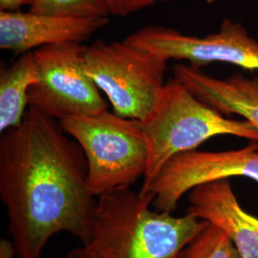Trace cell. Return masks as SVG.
Instances as JSON below:
<instances>
[{
    "mask_svg": "<svg viewBox=\"0 0 258 258\" xmlns=\"http://www.w3.org/2000/svg\"><path fill=\"white\" fill-rule=\"evenodd\" d=\"M152 192L130 188L98 196L88 239L66 258H178L208 222L152 211Z\"/></svg>",
    "mask_w": 258,
    "mask_h": 258,
    "instance_id": "2",
    "label": "cell"
},
{
    "mask_svg": "<svg viewBox=\"0 0 258 258\" xmlns=\"http://www.w3.org/2000/svg\"><path fill=\"white\" fill-rule=\"evenodd\" d=\"M37 82V67L33 52L19 55L0 70V132L19 125L26 113L28 92Z\"/></svg>",
    "mask_w": 258,
    "mask_h": 258,
    "instance_id": "12",
    "label": "cell"
},
{
    "mask_svg": "<svg viewBox=\"0 0 258 258\" xmlns=\"http://www.w3.org/2000/svg\"><path fill=\"white\" fill-rule=\"evenodd\" d=\"M81 146L60 122L29 106L22 122L1 133L0 199L17 258H39L55 234L82 242L92 230L96 202Z\"/></svg>",
    "mask_w": 258,
    "mask_h": 258,
    "instance_id": "1",
    "label": "cell"
},
{
    "mask_svg": "<svg viewBox=\"0 0 258 258\" xmlns=\"http://www.w3.org/2000/svg\"><path fill=\"white\" fill-rule=\"evenodd\" d=\"M29 12L65 18H106L102 0H31Z\"/></svg>",
    "mask_w": 258,
    "mask_h": 258,
    "instance_id": "14",
    "label": "cell"
},
{
    "mask_svg": "<svg viewBox=\"0 0 258 258\" xmlns=\"http://www.w3.org/2000/svg\"><path fill=\"white\" fill-rule=\"evenodd\" d=\"M141 122L148 147L143 184L152 181L173 157L195 150L209 139L231 135L258 142V131L248 120L225 118L177 79L166 82L154 107Z\"/></svg>",
    "mask_w": 258,
    "mask_h": 258,
    "instance_id": "3",
    "label": "cell"
},
{
    "mask_svg": "<svg viewBox=\"0 0 258 258\" xmlns=\"http://www.w3.org/2000/svg\"><path fill=\"white\" fill-rule=\"evenodd\" d=\"M59 122L83 149L88 167L87 185L93 196L130 188L146 175L148 147L141 120L106 109Z\"/></svg>",
    "mask_w": 258,
    "mask_h": 258,
    "instance_id": "4",
    "label": "cell"
},
{
    "mask_svg": "<svg viewBox=\"0 0 258 258\" xmlns=\"http://www.w3.org/2000/svg\"><path fill=\"white\" fill-rule=\"evenodd\" d=\"M173 71L197 99L222 114L242 117L258 131V77L237 73L222 80L185 64H176Z\"/></svg>",
    "mask_w": 258,
    "mask_h": 258,
    "instance_id": "11",
    "label": "cell"
},
{
    "mask_svg": "<svg viewBox=\"0 0 258 258\" xmlns=\"http://www.w3.org/2000/svg\"><path fill=\"white\" fill-rule=\"evenodd\" d=\"M83 57L87 74L105 94L113 112L145 120L166 84L168 60L124 40L100 39L84 47Z\"/></svg>",
    "mask_w": 258,
    "mask_h": 258,
    "instance_id": "5",
    "label": "cell"
},
{
    "mask_svg": "<svg viewBox=\"0 0 258 258\" xmlns=\"http://www.w3.org/2000/svg\"><path fill=\"white\" fill-rule=\"evenodd\" d=\"M0 258H17L16 250L11 240L0 241Z\"/></svg>",
    "mask_w": 258,
    "mask_h": 258,
    "instance_id": "17",
    "label": "cell"
},
{
    "mask_svg": "<svg viewBox=\"0 0 258 258\" xmlns=\"http://www.w3.org/2000/svg\"><path fill=\"white\" fill-rule=\"evenodd\" d=\"M84 47L65 42L33 51L37 82L28 92L29 106L58 121L108 108L101 90L86 72Z\"/></svg>",
    "mask_w": 258,
    "mask_h": 258,
    "instance_id": "6",
    "label": "cell"
},
{
    "mask_svg": "<svg viewBox=\"0 0 258 258\" xmlns=\"http://www.w3.org/2000/svg\"><path fill=\"white\" fill-rule=\"evenodd\" d=\"M206 1H207L209 4H212V3H213L215 0H206Z\"/></svg>",
    "mask_w": 258,
    "mask_h": 258,
    "instance_id": "18",
    "label": "cell"
},
{
    "mask_svg": "<svg viewBox=\"0 0 258 258\" xmlns=\"http://www.w3.org/2000/svg\"><path fill=\"white\" fill-rule=\"evenodd\" d=\"M189 192L187 213L224 231L241 258H258V218L243 209L228 180L200 184Z\"/></svg>",
    "mask_w": 258,
    "mask_h": 258,
    "instance_id": "10",
    "label": "cell"
},
{
    "mask_svg": "<svg viewBox=\"0 0 258 258\" xmlns=\"http://www.w3.org/2000/svg\"><path fill=\"white\" fill-rule=\"evenodd\" d=\"M108 23V17L78 19L0 11V49L20 55L48 45L82 43Z\"/></svg>",
    "mask_w": 258,
    "mask_h": 258,
    "instance_id": "9",
    "label": "cell"
},
{
    "mask_svg": "<svg viewBox=\"0 0 258 258\" xmlns=\"http://www.w3.org/2000/svg\"><path fill=\"white\" fill-rule=\"evenodd\" d=\"M31 0H0V11L16 12L25 6L30 5Z\"/></svg>",
    "mask_w": 258,
    "mask_h": 258,
    "instance_id": "16",
    "label": "cell"
},
{
    "mask_svg": "<svg viewBox=\"0 0 258 258\" xmlns=\"http://www.w3.org/2000/svg\"><path fill=\"white\" fill-rule=\"evenodd\" d=\"M131 45L160 55L167 60H186L200 68L213 62L258 70V41L245 27L231 19H224L220 30L205 37L185 35L175 29L148 25L124 39Z\"/></svg>",
    "mask_w": 258,
    "mask_h": 258,
    "instance_id": "7",
    "label": "cell"
},
{
    "mask_svg": "<svg viewBox=\"0 0 258 258\" xmlns=\"http://www.w3.org/2000/svg\"><path fill=\"white\" fill-rule=\"evenodd\" d=\"M245 148L225 151L191 150L168 161L158 175L141 191L154 194L153 207L159 212L175 211L184 194L200 184L245 177L258 184V142Z\"/></svg>",
    "mask_w": 258,
    "mask_h": 258,
    "instance_id": "8",
    "label": "cell"
},
{
    "mask_svg": "<svg viewBox=\"0 0 258 258\" xmlns=\"http://www.w3.org/2000/svg\"><path fill=\"white\" fill-rule=\"evenodd\" d=\"M178 258H241L238 250L218 227L208 225L185 248Z\"/></svg>",
    "mask_w": 258,
    "mask_h": 258,
    "instance_id": "13",
    "label": "cell"
},
{
    "mask_svg": "<svg viewBox=\"0 0 258 258\" xmlns=\"http://www.w3.org/2000/svg\"><path fill=\"white\" fill-rule=\"evenodd\" d=\"M170 1L172 0H102L108 15L120 18H125L159 3Z\"/></svg>",
    "mask_w": 258,
    "mask_h": 258,
    "instance_id": "15",
    "label": "cell"
}]
</instances>
